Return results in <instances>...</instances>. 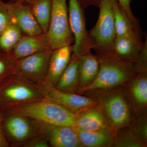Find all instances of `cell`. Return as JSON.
Returning <instances> with one entry per match:
<instances>
[{
    "instance_id": "cell-1",
    "label": "cell",
    "mask_w": 147,
    "mask_h": 147,
    "mask_svg": "<svg viewBox=\"0 0 147 147\" xmlns=\"http://www.w3.org/2000/svg\"><path fill=\"white\" fill-rule=\"evenodd\" d=\"M96 51L99 60V71L91 84L77 90L78 94L124 86L137 72L135 63L117 57L112 50Z\"/></svg>"
},
{
    "instance_id": "cell-2",
    "label": "cell",
    "mask_w": 147,
    "mask_h": 147,
    "mask_svg": "<svg viewBox=\"0 0 147 147\" xmlns=\"http://www.w3.org/2000/svg\"><path fill=\"white\" fill-rule=\"evenodd\" d=\"M123 86L90 91L84 93L100 105L116 131L129 126L134 118L132 116L131 100L127 90Z\"/></svg>"
},
{
    "instance_id": "cell-3",
    "label": "cell",
    "mask_w": 147,
    "mask_h": 147,
    "mask_svg": "<svg viewBox=\"0 0 147 147\" xmlns=\"http://www.w3.org/2000/svg\"><path fill=\"white\" fill-rule=\"evenodd\" d=\"M14 111L43 123L76 126V114L45 97L17 105Z\"/></svg>"
},
{
    "instance_id": "cell-4",
    "label": "cell",
    "mask_w": 147,
    "mask_h": 147,
    "mask_svg": "<svg viewBox=\"0 0 147 147\" xmlns=\"http://www.w3.org/2000/svg\"><path fill=\"white\" fill-rule=\"evenodd\" d=\"M115 0H100L99 13L96 24L89 32L95 50L110 51L116 37L114 3Z\"/></svg>"
},
{
    "instance_id": "cell-5",
    "label": "cell",
    "mask_w": 147,
    "mask_h": 147,
    "mask_svg": "<svg viewBox=\"0 0 147 147\" xmlns=\"http://www.w3.org/2000/svg\"><path fill=\"white\" fill-rule=\"evenodd\" d=\"M67 2V0H52L50 24L46 33L53 50L73 44Z\"/></svg>"
},
{
    "instance_id": "cell-6",
    "label": "cell",
    "mask_w": 147,
    "mask_h": 147,
    "mask_svg": "<svg viewBox=\"0 0 147 147\" xmlns=\"http://www.w3.org/2000/svg\"><path fill=\"white\" fill-rule=\"evenodd\" d=\"M69 22L74 37L72 55L80 57L90 52L94 43L86 28L84 9L78 0H69Z\"/></svg>"
},
{
    "instance_id": "cell-7",
    "label": "cell",
    "mask_w": 147,
    "mask_h": 147,
    "mask_svg": "<svg viewBox=\"0 0 147 147\" xmlns=\"http://www.w3.org/2000/svg\"><path fill=\"white\" fill-rule=\"evenodd\" d=\"M53 51L49 48L16 61L14 75L29 82H42L47 74Z\"/></svg>"
},
{
    "instance_id": "cell-8",
    "label": "cell",
    "mask_w": 147,
    "mask_h": 147,
    "mask_svg": "<svg viewBox=\"0 0 147 147\" xmlns=\"http://www.w3.org/2000/svg\"><path fill=\"white\" fill-rule=\"evenodd\" d=\"M35 125L41 137L54 147H82L76 128L36 121Z\"/></svg>"
},
{
    "instance_id": "cell-9",
    "label": "cell",
    "mask_w": 147,
    "mask_h": 147,
    "mask_svg": "<svg viewBox=\"0 0 147 147\" xmlns=\"http://www.w3.org/2000/svg\"><path fill=\"white\" fill-rule=\"evenodd\" d=\"M42 82L44 83L42 90L44 97L74 114H76L97 103L89 96L64 92L57 89L51 84Z\"/></svg>"
},
{
    "instance_id": "cell-10",
    "label": "cell",
    "mask_w": 147,
    "mask_h": 147,
    "mask_svg": "<svg viewBox=\"0 0 147 147\" xmlns=\"http://www.w3.org/2000/svg\"><path fill=\"white\" fill-rule=\"evenodd\" d=\"M6 5L11 21L19 27L23 34L35 35L43 33L29 3L10 2Z\"/></svg>"
},
{
    "instance_id": "cell-11",
    "label": "cell",
    "mask_w": 147,
    "mask_h": 147,
    "mask_svg": "<svg viewBox=\"0 0 147 147\" xmlns=\"http://www.w3.org/2000/svg\"><path fill=\"white\" fill-rule=\"evenodd\" d=\"M75 128L87 131H116L98 103L76 114Z\"/></svg>"
},
{
    "instance_id": "cell-12",
    "label": "cell",
    "mask_w": 147,
    "mask_h": 147,
    "mask_svg": "<svg viewBox=\"0 0 147 147\" xmlns=\"http://www.w3.org/2000/svg\"><path fill=\"white\" fill-rule=\"evenodd\" d=\"M49 48H51L47 33L35 35L23 34L9 53L17 61Z\"/></svg>"
},
{
    "instance_id": "cell-13",
    "label": "cell",
    "mask_w": 147,
    "mask_h": 147,
    "mask_svg": "<svg viewBox=\"0 0 147 147\" xmlns=\"http://www.w3.org/2000/svg\"><path fill=\"white\" fill-rule=\"evenodd\" d=\"M72 51V45L53 50L50 56L47 74L42 82L53 86L56 85L69 63Z\"/></svg>"
},
{
    "instance_id": "cell-14",
    "label": "cell",
    "mask_w": 147,
    "mask_h": 147,
    "mask_svg": "<svg viewBox=\"0 0 147 147\" xmlns=\"http://www.w3.org/2000/svg\"><path fill=\"white\" fill-rule=\"evenodd\" d=\"M147 70H137L127 82V92L135 113L145 109L147 105Z\"/></svg>"
},
{
    "instance_id": "cell-15",
    "label": "cell",
    "mask_w": 147,
    "mask_h": 147,
    "mask_svg": "<svg viewBox=\"0 0 147 147\" xmlns=\"http://www.w3.org/2000/svg\"><path fill=\"white\" fill-rule=\"evenodd\" d=\"M144 43L140 37L116 36L112 51L117 57L135 63Z\"/></svg>"
},
{
    "instance_id": "cell-16",
    "label": "cell",
    "mask_w": 147,
    "mask_h": 147,
    "mask_svg": "<svg viewBox=\"0 0 147 147\" xmlns=\"http://www.w3.org/2000/svg\"><path fill=\"white\" fill-rule=\"evenodd\" d=\"M79 59L71 55L68 64L54 86L57 89L64 92L76 93L80 82Z\"/></svg>"
},
{
    "instance_id": "cell-17",
    "label": "cell",
    "mask_w": 147,
    "mask_h": 147,
    "mask_svg": "<svg viewBox=\"0 0 147 147\" xmlns=\"http://www.w3.org/2000/svg\"><path fill=\"white\" fill-rule=\"evenodd\" d=\"M76 128L82 147H113L117 131L114 130L87 131Z\"/></svg>"
},
{
    "instance_id": "cell-18",
    "label": "cell",
    "mask_w": 147,
    "mask_h": 147,
    "mask_svg": "<svg viewBox=\"0 0 147 147\" xmlns=\"http://www.w3.org/2000/svg\"><path fill=\"white\" fill-rule=\"evenodd\" d=\"M114 16L116 36L141 37L138 21L129 18L117 0L114 3Z\"/></svg>"
},
{
    "instance_id": "cell-19",
    "label": "cell",
    "mask_w": 147,
    "mask_h": 147,
    "mask_svg": "<svg viewBox=\"0 0 147 147\" xmlns=\"http://www.w3.org/2000/svg\"><path fill=\"white\" fill-rule=\"evenodd\" d=\"M6 130L14 141L23 142L30 138L33 127L26 117L14 113L5 121Z\"/></svg>"
},
{
    "instance_id": "cell-20",
    "label": "cell",
    "mask_w": 147,
    "mask_h": 147,
    "mask_svg": "<svg viewBox=\"0 0 147 147\" xmlns=\"http://www.w3.org/2000/svg\"><path fill=\"white\" fill-rule=\"evenodd\" d=\"M6 87L3 95L7 100L13 102H26L44 98L34 88L20 82H14Z\"/></svg>"
},
{
    "instance_id": "cell-21",
    "label": "cell",
    "mask_w": 147,
    "mask_h": 147,
    "mask_svg": "<svg viewBox=\"0 0 147 147\" xmlns=\"http://www.w3.org/2000/svg\"><path fill=\"white\" fill-rule=\"evenodd\" d=\"M79 61L80 82L78 90L91 84L97 76L99 69L98 58L96 55H93L91 51L81 56Z\"/></svg>"
},
{
    "instance_id": "cell-22",
    "label": "cell",
    "mask_w": 147,
    "mask_h": 147,
    "mask_svg": "<svg viewBox=\"0 0 147 147\" xmlns=\"http://www.w3.org/2000/svg\"><path fill=\"white\" fill-rule=\"evenodd\" d=\"M29 4L42 32L46 33L50 24L52 0H32Z\"/></svg>"
},
{
    "instance_id": "cell-23",
    "label": "cell",
    "mask_w": 147,
    "mask_h": 147,
    "mask_svg": "<svg viewBox=\"0 0 147 147\" xmlns=\"http://www.w3.org/2000/svg\"><path fill=\"white\" fill-rule=\"evenodd\" d=\"M23 35V33L19 27L11 21L0 34V51L10 53Z\"/></svg>"
},
{
    "instance_id": "cell-24",
    "label": "cell",
    "mask_w": 147,
    "mask_h": 147,
    "mask_svg": "<svg viewBox=\"0 0 147 147\" xmlns=\"http://www.w3.org/2000/svg\"><path fill=\"white\" fill-rule=\"evenodd\" d=\"M144 142L131 130L129 127H123L117 131L113 147H145Z\"/></svg>"
},
{
    "instance_id": "cell-25",
    "label": "cell",
    "mask_w": 147,
    "mask_h": 147,
    "mask_svg": "<svg viewBox=\"0 0 147 147\" xmlns=\"http://www.w3.org/2000/svg\"><path fill=\"white\" fill-rule=\"evenodd\" d=\"M137 113V118H134L129 128L144 142L147 144V122L146 113L143 110Z\"/></svg>"
},
{
    "instance_id": "cell-26",
    "label": "cell",
    "mask_w": 147,
    "mask_h": 147,
    "mask_svg": "<svg viewBox=\"0 0 147 147\" xmlns=\"http://www.w3.org/2000/svg\"><path fill=\"white\" fill-rule=\"evenodd\" d=\"M16 62L10 53L0 51V77L6 74H14Z\"/></svg>"
},
{
    "instance_id": "cell-27",
    "label": "cell",
    "mask_w": 147,
    "mask_h": 147,
    "mask_svg": "<svg viewBox=\"0 0 147 147\" xmlns=\"http://www.w3.org/2000/svg\"><path fill=\"white\" fill-rule=\"evenodd\" d=\"M11 21L6 3L3 0H0V34L8 26Z\"/></svg>"
},
{
    "instance_id": "cell-28",
    "label": "cell",
    "mask_w": 147,
    "mask_h": 147,
    "mask_svg": "<svg viewBox=\"0 0 147 147\" xmlns=\"http://www.w3.org/2000/svg\"><path fill=\"white\" fill-rule=\"evenodd\" d=\"M25 146L30 147H48L50 145L46 139L41 137L34 139Z\"/></svg>"
},
{
    "instance_id": "cell-29",
    "label": "cell",
    "mask_w": 147,
    "mask_h": 147,
    "mask_svg": "<svg viewBox=\"0 0 147 147\" xmlns=\"http://www.w3.org/2000/svg\"><path fill=\"white\" fill-rule=\"evenodd\" d=\"M132 0H117L122 7L123 8L129 18L134 21H138L131 11L130 3Z\"/></svg>"
},
{
    "instance_id": "cell-30",
    "label": "cell",
    "mask_w": 147,
    "mask_h": 147,
    "mask_svg": "<svg viewBox=\"0 0 147 147\" xmlns=\"http://www.w3.org/2000/svg\"><path fill=\"white\" fill-rule=\"evenodd\" d=\"M82 8H87L90 6H95L98 7L100 0H78Z\"/></svg>"
},
{
    "instance_id": "cell-31",
    "label": "cell",
    "mask_w": 147,
    "mask_h": 147,
    "mask_svg": "<svg viewBox=\"0 0 147 147\" xmlns=\"http://www.w3.org/2000/svg\"><path fill=\"white\" fill-rule=\"evenodd\" d=\"M8 146L7 141L4 137L0 127V147H7Z\"/></svg>"
},
{
    "instance_id": "cell-32",
    "label": "cell",
    "mask_w": 147,
    "mask_h": 147,
    "mask_svg": "<svg viewBox=\"0 0 147 147\" xmlns=\"http://www.w3.org/2000/svg\"><path fill=\"white\" fill-rule=\"evenodd\" d=\"M32 0H10L11 2H21L26 3H30Z\"/></svg>"
},
{
    "instance_id": "cell-33",
    "label": "cell",
    "mask_w": 147,
    "mask_h": 147,
    "mask_svg": "<svg viewBox=\"0 0 147 147\" xmlns=\"http://www.w3.org/2000/svg\"><path fill=\"white\" fill-rule=\"evenodd\" d=\"M1 119V114H0V121Z\"/></svg>"
}]
</instances>
